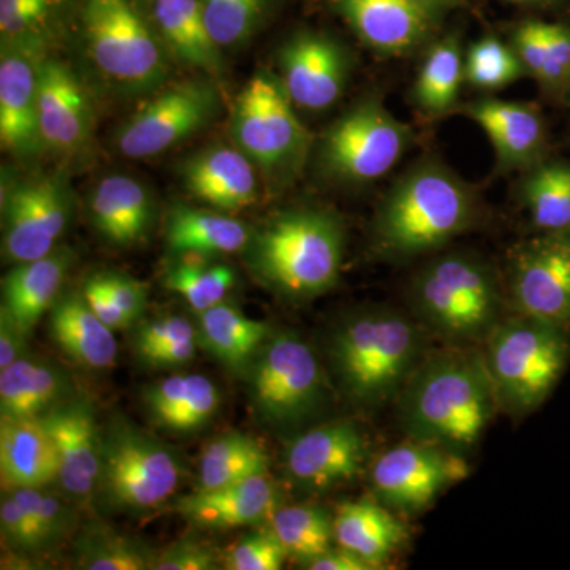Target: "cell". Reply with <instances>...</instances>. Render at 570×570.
I'll use <instances>...</instances> for the list:
<instances>
[{
	"label": "cell",
	"mask_w": 570,
	"mask_h": 570,
	"mask_svg": "<svg viewBox=\"0 0 570 570\" xmlns=\"http://www.w3.org/2000/svg\"><path fill=\"white\" fill-rule=\"evenodd\" d=\"M400 395L404 433L459 455L478 445L501 411L483 352L468 348L423 358Z\"/></svg>",
	"instance_id": "obj_1"
},
{
	"label": "cell",
	"mask_w": 570,
	"mask_h": 570,
	"mask_svg": "<svg viewBox=\"0 0 570 570\" xmlns=\"http://www.w3.org/2000/svg\"><path fill=\"white\" fill-rule=\"evenodd\" d=\"M479 195L438 159H422L382 198L373 220L377 253L396 261L436 253L478 223Z\"/></svg>",
	"instance_id": "obj_2"
},
{
	"label": "cell",
	"mask_w": 570,
	"mask_h": 570,
	"mask_svg": "<svg viewBox=\"0 0 570 570\" xmlns=\"http://www.w3.org/2000/svg\"><path fill=\"white\" fill-rule=\"evenodd\" d=\"M346 236L335 214L317 208L285 212L250 232L246 264L258 283L287 299L316 298L335 287Z\"/></svg>",
	"instance_id": "obj_3"
},
{
	"label": "cell",
	"mask_w": 570,
	"mask_h": 570,
	"mask_svg": "<svg viewBox=\"0 0 570 570\" xmlns=\"http://www.w3.org/2000/svg\"><path fill=\"white\" fill-rule=\"evenodd\" d=\"M425 337L411 318L392 309L356 314L340 325L330 356L344 392L363 406L397 395L425 358Z\"/></svg>",
	"instance_id": "obj_4"
},
{
	"label": "cell",
	"mask_w": 570,
	"mask_h": 570,
	"mask_svg": "<svg viewBox=\"0 0 570 570\" xmlns=\"http://www.w3.org/2000/svg\"><path fill=\"white\" fill-rule=\"evenodd\" d=\"M414 313L450 343L485 341L501 322L502 291L489 262L450 253L428 262L411 285Z\"/></svg>",
	"instance_id": "obj_5"
},
{
	"label": "cell",
	"mask_w": 570,
	"mask_h": 570,
	"mask_svg": "<svg viewBox=\"0 0 570 570\" xmlns=\"http://www.w3.org/2000/svg\"><path fill=\"white\" fill-rule=\"evenodd\" d=\"M569 336V330L521 314L499 322L483 358L502 411L524 415L546 403L568 367Z\"/></svg>",
	"instance_id": "obj_6"
},
{
	"label": "cell",
	"mask_w": 570,
	"mask_h": 570,
	"mask_svg": "<svg viewBox=\"0 0 570 570\" xmlns=\"http://www.w3.org/2000/svg\"><path fill=\"white\" fill-rule=\"evenodd\" d=\"M230 137L276 186L294 181L313 146L279 77L266 71L255 73L239 92L230 116Z\"/></svg>",
	"instance_id": "obj_7"
},
{
	"label": "cell",
	"mask_w": 570,
	"mask_h": 570,
	"mask_svg": "<svg viewBox=\"0 0 570 570\" xmlns=\"http://www.w3.org/2000/svg\"><path fill=\"white\" fill-rule=\"evenodd\" d=\"M412 141V127L400 121L377 96H367L322 135L317 165L333 181L366 186L390 174Z\"/></svg>",
	"instance_id": "obj_8"
},
{
	"label": "cell",
	"mask_w": 570,
	"mask_h": 570,
	"mask_svg": "<svg viewBox=\"0 0 570 570\" xmlns=\"http://www.w3.org/2000/svg\"><path fill=\"white\" fill-rule=\"evenodd\" d=\"M183 478L174 450L124 419L102 431L97 494L119 512L141 513L174 497Z\"/></svg>",
	"instance_id": "obj_9"
},
{
	"label": "cell",
	"mask_w": 570,
	"mask_h": 570,
	"mask_svg": "<svg viewBox=\"0 0 570 570\" xmlns=\"http://www.w3.org/2000/svg\"><path fill=\"white\" fill-rule=\"evenodd\" d=\"M82 26L94 66L107 80L145 91L167 77V47L132 0H85Z\"/></svg>",
	"instance_id": "obj_10"
},
{
	"label": "cell",
	"mask_w": 570,
	"mask_h": 570,
	"mask_svg": "<svg viewBox=\"0 0 570 570\" xmlns=\"http://www.w3.org/2000/svg\"><path fill=\"white\" fill-rule=\"evenodd\" d=\"M247 373L250 403L269 425H302L317 417L328 403L324 370L313 348L298 336H269Z\"/></svg>",
	"instance_id": "obj_11"
},
{
	"label": "cell",
	"mask_w": 570,
	"mask_h": 570,
	"mask_svg": "<svg viewBox=\"0 0 570 570\" xmlns=\"http://www.w3.org/2000/svg\"><path fill=\"white\" fill-rule=\"evenodd\" d=\"M209 82L186 81L154 96L122 124L116 145L129 159H148L200 132L216 116Z\"/></svg>",
	"instance_id": "obj_12"
},
{
	"label": "cell",
	"mask_w": 570,
	"mask_h": 570,
	"mask_svg": "<svg viewBox=\"0 0 570 570\" xmlns=\"http://www.w3.org/2000/svg\"><path fill=\"white\" fill-rule=\"evenodd\" d=\"M71 216V197L58 176H39L2 190V254L10 264L55 250Z\"/></svg>",
	"instance_id": "obj_13"
},
{
	"label": "cell",
	"mask_w": 570,
	"mask_h": 570,
	"mask_svg": "<svg viewBox=\"0 0 570 570\" xmlns=\"http://www.w3.org/2000/svg\"><path fill=\"white\" fill-rule=\"evenodd\" d=\"M510 302L521 316L570 332V228L542 232L510 258Z\"/></svg>",
	"instance_id": "obj_14"
},
{
	"label": "cell",
	"mask_w": 570,
	"mask_h": 570,
	"mask_svg": "<svg viewBox=\"0 0 570 570\" xmlns=\"http://www.w3.org/2000/svg\"><path fill=\"white\" fill-rule=\"evenodd\" d=\"M468 475L463 455L412 441L382 453L371 469V483L390 508L415 512Z\"/></svg>",
	"instance_id": "obj_15"
},
{
	"label": "cell",
	"mask_w": 570,
	"mask_h": 570,
	"mask_svg": "<svg viewBox=\"0 0 570 570\" xmlns=\"http://www.w3.org/2000/svg\"><path fill=\"white\" fill-rule=\"evenodd\" d=\"M279 80L295 108L325 111L346 91L351 55L343 43L321 32H298L279 52Z\"/></svg>",
	"instance_id": "obj_16"
},
{
	"label": "cell",
	"mask_w": 570,
	"mask_h": 570,
	"mask_svg": "<svg viewBox=\"0 0 570 570\" xmlns=\"http://www.w3.org/2000/svg\"><path fill=\"white\" fill-rule=\"evenodd\" d=\"M367 455L366 441L351 420H335L313 428L288 445V474L309 490L351 482L362 471Z\"/></svg>",
	"instance_id": "obj_17"
},
{
	"label": "cell",
	"mask_w": 570,
	"mask_h": 570,
	"mask_svg": "<svg viewBox=\"0 0 570 570\" xmlns=\"http://www.w3.org/2000/svg\"><path fill=\"white\" fill-rule=\"evenodd\" d=\"M461 112L489 137L499 174H524L547 159L546 119L532 105L485 97L464 104Z\"/></svg>",
	"instance_id": "obj_18"
},
{
	"label": "cell",
	"mask_w": 570,
	"mask_h": 570,
	"mask_svg": "<svg viewBox=\"0 0 570 570\" xmlns=\"http://www.w3.org/2000/svg\"><path fill=\"white\" fill-rule=\"evenodd\" d=\"M40 420L55 444L62 490L77 501L88 502L99 485L102 448L91 404L82 397L69 400Z\"/></svg>",
	"instance_id": "obj_19"
},
{
	"label": "cell",
	"mask_w": 570,
	"mask_h": 570,
	"mask_svg": "<svg viewBox=\"0 0 570 570\" xmlns=\"http://www.w3.org/2000/svg\"><path fill=\"white\" fill-rule=\"evenodd\" d=\"M39 126L43 149L73 156L88 145L92 108L75 71L56 59L39 62Z\"/></svg>",
	"instance_id": "obj_20"
},
{
	"label": "cell",
	"mask_w": 570,
	"mask_h": 570,
	"mask_svg": "<svg viewBox=\"0 0 570 570\" xmlns=\"http://www.w3.org/2000/svg\"><path fill=\"white\" fill-rule=\"evenodd\" d=\"M39 62L36 50L2 45L0 142L3 151L22 159L43 149L39 126Z\"/></svg>",
	"instance_id": "obj_21"
},
{
	"label": "cell",
	"mask_w": 570,
	"mask_h": 570,
	"mask_svg": "<svg viewBox=\"0 0 570 570\" xmlns=\"http://www.w3.org/2000/svg\"><path fill=\"white\" fill-rule=\"evenodd\" d=\"M333 3L355 36L385 58L417 51L438 26L412 0H333Z\"/></svg>",
	"instance_id": "obj_22"
},
{
	"label": "cell",
	"mask_w": 570,
	"mask_h": 570,
	"mask_svg": "<svg viewBox=\"0 0 570 570\" xmlns=\"http://www.w3.org/2000/svg\"><path fill=\"white\" fill-rule=\"evenodd\" d=\"M281 508V494L268 474L239 480L220 489L195 491L176 499L174 510L212 530H234L269 523Z\"/></svg>",
	"instance_id": "obj_23"
},
{
	"label": "cell",
	"mask_w": 570,
	"mask_h": 570,
	"mask_svg": "<svg viewBox=\"0 0 570 570\" xmlns=\"http://www.w3.org/2000/svg\"><path fill=\"white\" fill-rule=\"evenodd\" d=\"M183 179L194 197L219 212H239L257 200L255 165L236 146L195 154L184 164Z\"/></svg>",
	"instance_id": "obj_24"
},
{
	"label": "cell",
	"mask_w": 570,
	"mask_h": 570,
	"mask_svg": "<svg viewBox=\"0 0 570 570\" xmlns=\"http://www.w3.org/2000/svg\"><path fill=\"white\" fill-rule=\"evenodd\" d=\"M70 261L69 253L55 249L37 261L17 264L3 277L0 314L9 317L26 336L31 335L40 317L58 302Z\"/></svg>",
	"instance_id": "obj_25"
},
{
	"label": "cell",
	"mask_w": 570,
	"mask_h": 570,
	"mask_svg": "<svg viewBox=\"0 0 570 570\" xmlns=\"http://www.w3.org/2000/svg\"><path fill=\"white\" fill-rule=\"evenodd\" d=\"M0 474L7 490L43 489L58 480V455L40 419H2Z\"/></svg>",
	"instance_id": "obj_26"
},
{
	"label": "cell",
	"mask_w": 570,
	"mask_h": 570,
	"mask_svg": "<svg viewBox=\"0 0 570 570\" xmlns=\"http://www.w3.org/2000/svg\"><path fill=\"white\" fill-rule=\"evenodd\" d=\"M89 208L99 234L116 246L137 245L151 228V195L130 176L105 178L94 190Z\"/></svg>",
	"instance_id": "obj_27"
},
{
	"label": "cell",
	"mask_w": 570,
	"mask_h": 570,
	"mask_svg": "<svg viewBox=\"0 0 570 570\" xmlns=\"http://www.w3.org/2000/svg\"><path fill=\"white\" fill-rule=\"evenodd\" d=\"M70 382L61 367L45 360L21 356L0 370L2 419H40L66 403Z\"/></svg>",
	"instance_id": "obj_28"
},
{
	"label": "cell",
	"mask_w": 570,
	"mask_h": 570,
	"mask_svg": "<svg viewBox=\"0 0 570 570\" xmlns=\"http://www.w3.org/2000/svg\"><path fill=\"white\" fill-rule=\"evenodd\" d=\"M145 404L157 426L176 433L204 428L220 404L216 384L202 374H179L149 385Z\"/></svg>",
	"instance_id": "obj_29"
},
{
	"label": "cell",
	"mask_w": 570,
	"mask_h": 570,
	"mask_svg": "<svg viewBox=\"0 0 570 570\" xmlns=\"http://www.w3.org/2000/svg\"><path fill=\"white\" fill-rule=\"evenodd\" d=\"M51 335L67 355L91 370H107L118 354L112 330L100 321L82 294L61 296L51 307Z\"/></svg>",
	"instance_id": "obj_30"
},
{
	"label": "cell",
	"mask_w": 570,
	"mask_h": 570,
	"mask_svg": "<svg viewBox=\"0 0 570 570\" xmlns=\"http://www.w3.org/2000/svg\"><path fill=\"white\" fill-rule=\"evenodd\" d=\"M153 17L165 47L178 61L219 73L220 48L208 31L198 0H153Z\"/></svg>",
	"instance_id": "obj_31"
},
{
	"label": "cell",
	"mask_w": 570,
	"mask_h": 570,
	"mask_svg": "<svg viewBox=\"0 0 570 570\" xmlns=\"http://www.w3.org/2000/svg\"><path fill=\"white\" fill-rule=\"evenodd\" d=\"M404 539V524L376 502H346L337 509V547L362 558L374 569L387 561Z\"/></svg>",
	"instance_id": "obj_32"
},
{
	"label": "cell",
	"mask_w": 570,
	"mask_h": 570,
	"mask_svg": "<svg viewBox=\"0 0 570 570\" xmlns=\"http://www.w3.org/2000/svg\"><path fill=\"white\" fill-rule=\"evenodd\" d=\"M198 341L223 365L246 371L273 335L266 322L246 317L238 307L219 303L198 314Z\"/></svg>",
	"instance_id": "obj_33"
},
{
	"label": "cell",
	"mask_w": 570,
	"mask_h": 570,
	"mask_svg": "<svg viewBox=\"0 0 570 570\" xmlns=\"http://www.w3.org/2000/svg\"><path fill=\"white\" fill-rule=\"evenodd\" d=\"M250 230L223 213L178 206L165 227L168 249L181 255H220L245 250Z\"/></svg>",
	"instance_id": "obj_34"
},
{
	"label": "cell",
	"mask_w": 570,
	"mask_h": 570,
	"mask_svg": "<svg viewBox=\"0 0 570 570\" xmlns=\"http://www.w3.org/2000/svg\"><path fill=\"white\" fill-rule=\"evenodd\" d=\"M464 51L459 37H442L434 41L420 63L412 99L426 116L448 115L459 107L464 78Z\"/></svg>",
	"instance_id": "obj_35"
},
{
	"label": "cell",
	"mask_w": 570,
	"mask_h": 570,
	"mask_svg": "<svg viewBox=\"0 0 570 570\" xmlns=\"http://www.w3.org/2000/svg\"><path fill=\"white\" fill-rule=\"evenodd\" d=\"M520 198L540 232L570 228V164L542 160L524 171Z\"/></svg>",
	"instance_id": "obj_36"
},
{
	"label": "cell",
	"mask_w": 570,
	"mask_h": 570,
	"mask_svg": "<svg viewBox=\"0 0 570 570\" xmlns=\"http://www.w3.org/2000/svg\"><path fill=\"white\" fill-rule=\"evenodd\" d=\"M268 453L249 434H223L209 442L200 460L198 491L220 489L268 472Z\"/></svg>",
	"instance_id": "obj_37"
},
{
	"label": "cell",
	"mask_w": 570,
	"mask_h": 570,
	"mask_svg": "<svg viewBox=\"0 0 570 570\" xmlns=\"http://www.w3.org/2000/svg\"><path fill=\"white\" fill-rule=\"evenodd\" d=\"M269 530L287 557L306 564L332 550L335 521L316 505H281L269 520Z\"/></svg>",
	"instance_id": "obj_38"
},
{
	"label": "cell",
	"mask_w": 570,
	"mask_h": 570,
	"mask_svg": "<svg viewBox=\"0 0 570 570\" xmlns=\"http://www.w3.org/2000/svg\"><path fill=\"white\" fill-rule=\"evenodd\" d=\"M154 557L137 540L94 524L77 542V564L85 570L153 569Z\"/></svg>",
	"instance_id": "obj_39"
},
{
	"label": "cell",
	"mask_w": 570,
	"mask_h": 570,
	"mask_svg": "<svg viewBox=\"0 0 570 570\" xmlns=\"http://www.w3.org/2000/svg\"><path fill=\"white\" fill-rule=\"evenodd\" d=\"M528 77L509 41L487 36L469 47L464 56V78L479 91L493 92Z\"/></svg>",
	"instance_id": "obj_40"
},
{
	"label": "cell",
	"mask_w": 570,
	"mask_h": 570,
	"mask_svg": "<svg viewBox=\"0 0 570 570\" xmlns=\"http://www.w3.org/2000/svg\"><path fill=\"white\" fill-rule=\"evenodd\" d=\"M235 272L224 264L178 262L165 273V285L183 296L195 313L219 305L235 285Z\"/></svg>",
	"instance_id": "obj_41"
},
{
	"label": "cell",
	"mask_w": 570,
	"mask_h": 570,
	"mask_svg": "<svg viewBox=\"0 0 570 570\" xmlns=\"http://www.w3.org/2000/svg\"><path fill=\"white\" fill-rule=\"evenodd\" d=\"M208 31L217 47L243 43L261 24L265 0H198Z\"/></svg>",
	"instance_id": "obj_42"
},
{
	"label": "cell",
	"mask_w": 570,
	"mask_h": 570,
	"mask_svg": "<svg viewBox=\"0 0 570 570\" xmlns=\"http://www.w3.org/2000/svg\"><path fill=\"white\" fill-rule=\"evenodd\" d=\"M59 0H0L2 45L40 48Z\"/></svg>",
	"instance_id": "obj_43"
},
{
	"label": "cell",
	"mask_w": 570,
	"mask_h": 570,
	"mask_svg": "<svg viewBox=\"0 0 570 570\" xmlns=\"http://www.w3.org/2000/svg\"><path fill=\"white\" fill-rule=\"evenodd\" d=\"M10 494L28 513L45 546L56 542L69 532L71 527L70 509L58 498L45 493L43 489L10 490Z\"/></svg>",
	"instance_id": "obj_44"
},
{
	"label": "cell",
	"mask_w": 570,
	"mask_h": 570,
	"mask_svg": "<svg viewBox=\"0 0 570 570\" xmlns=\"http://www.w3.org/2000/svg\"><path fill=\"white\" fill-rule=\"evenodd\" d=\"M285 557L287 553L272 530L257 531L246 535L232 549L227 558V569L277 570L283 568Z\"/></svg>",
	"instance_id": "obj_45"
},
{
	"label": "cell",
	"mask_w": 570,
	"mask_h": 570,
	"mask_svg": "<svg viewBox=\"0 0 570 570\" xmlns=\"http://www.w3.org/2000/svg\"><path fill=\"white\" fill-rule=\"evenodd\" d=\"M540 88L551 96H568L570 89V24L549 22L547 28L546 69Z\"/></svg>",
	"instance_id": "obj_46"
},
{
	"label": "cell",
	"mask_w": 570,
	"mask_h": 570,
	"mask_svg": "<svg viewBox=\"0 0 570 570\" xmlns=\"http://www.w3.org/2000/svg\"><path fill=\"white\" fill-rule=\"evenodd\" d=\"M547 28L549 22L546 21H523L513 29L509 40L528 77L538 82L546 69Z\"/></svg>",
	"instance_id": "obj_47"
},
{
	"label": "cell",
	"mask_w": 570,
	"mask_h": 570,
	"mask_svg": "<svg viewBox=\"0 0 570 570\" xmlns=\"http://www.w3.org/2000/svg\"><path fill=\"white\" fill-rule=\"evenodd\" d=\"M193 337H198V330H195L186 317H157L146 322L138 330L135 336V352L141 360L156 348L178 343V341L193 340Z\"/></svg>",
	"instance_id": "obj_48"
},
{
	"label": "cell",
	"mask_w": 570,
	"mask_h": 570,
	"mask_svg": "<svg viewBox=\"0 0 570 570\" xmlns=\"http://www.w3.org/2000/svg\"><path fill=\"white\" fill-rule=\"evenodd\" d=\"M0 524L3 538L18 549L36 550L45 546L28 513L11 494L3 498L0 504Z\"/></svg>",
	"instance_id": "obj_49"
},
{
	"label": "cell",
	"mask_w": 570,
	"mask_h": 570,
	"mask_svg": "<svg viewBox=\"0 0 570 570\" xmlns=\"http://www.w3.org/2000/svg\"><path fill=\"white\" fill-rule=\"evenodd\" d=\"M154 570H213L216 558L209 547L193 539H183L159 558H154Z\"/></svg>",
	"instance_id": "obj_50"
},
{
	"label": "cell",
	"mask_w": 570,
	"mask_h": 570,
	"mask_svg": "<svg viewBox=\"0 0 570 570\" xmlns=\"http://www.w3.org/2000/svg\"><path fill=\"white\" fill-rule=\"evenodd\" d=\"M99 279L107 288L112 302L118 305L119 309L126 314L132 324L142 316L146 303H148V291H146L145 284L129 276L116 275V273L100 275Z\"/></svg>",
	"instance_id": "obj_51"
},
{
	"label": "cell",
	"mask_w": 570,
	"mask_h": 570,
	"mask_svg": "<svg viewBox=\"0 0 570 570\" xmlns=\"http://www.w3.org/2000/svg\"><path fill=\"white\" fill-rule=\"evenodd\" d=\"M82 295H85L89 306L92 307L94 313L99 316L104 324L110 326L112 332L132 325V322H130L126 314L119 309L118 305L112 302L111 296L108 295L107 288L100 283L99 276H94L91 279L86 281L85 287H82Z\"/></svg>",
	"instance_id": "obj_52"
},
{
	"label": "cell",
	"mask_w": 570,
	"mask_h": 570,
	"mask_svg": "<svg viewBox=\"0 0 570 570\" xmlns=\"http://www.w3.org/2000/svg\"><path fill=\"white\" fill-rule=\"evenodd\" d=\"M198 344H200L198 337L167 344V346L156 348V351L142 356L141 362L154 367L183 366L197 354Z\"/></svg>",
	"instance_id": "obj_53"
},
{
	"label": "cell",
	"mask_w": 570,
	"mask_h": 570,
	"mask_svg": "<svg viewBox=\"0 0 570 570\" xmlns=\"http://www.w3.org/2000/svg\"><path fill=\"white\" fill-rule=\"evenodd\" d=\"M26 337L9 317L0 314V370L24 356Z\"/></svg>",
	"instance_id": "obj_54"
},
{
	"label": "cell",
	"mask_w": 570,
	"mask_h": 570,
	"mask_svg": "<svg viewBox=\"0 0 570 570\" xmlns=\"http://www.w3.org/2000/svg\"><path fill=\"white\" fill-rule=\"evenodd\" d=\"M303 568L311 570H371L373 566L367 564L362 558L344 549L326 551L316 560L306 562Z\"/></svg>",
	"instance_id": "obj_55"
},
{
	"label": "cell",
	"mask_w": 570,
	"mask_h": 570,
	"mask_svg": "<svg viewBox=\"0 0 570 570\" xmlns=\"http://www.w3.org/2000/svg\"><path fill=\"white\" fill-rule=\"evenodd\" d=\"M412 2L419 6L431 20L439 24V21H441L445 14L463 6L464 0H412Z\"/></svg>",
	"instance_id": "obj_56"
},
{
	"label": "cell",
	"mask_w": 570,
	"mask_h": 570,
	"mask_svg": "<svg viewBox=\"0 0 570 570\" xmlns=\"http://www.w3.org/2000/svg\"><path fill=\"white\" fill-rule=\"evenodd\" d=\"M505 2L517 3V6L540 7L549 6V3L558 2V0H505Z\"/></svg>",
	"instance_id": "obj_57"
},
{
	"label": "cell",
	"mask_w": 570,
	"mask_h": 570,
	"mask_svg": "<svg viewBox=\"0 0 570 570\" xmlns=\"http://www.w3.org/2000/svg\"><path fill=\"white\" fill-rule=\"evenodd\" d=\"M568 96H569V99H570V89H569Z\"/></svg>",
	"instance_id": "obj_58"
}]
</instances>
